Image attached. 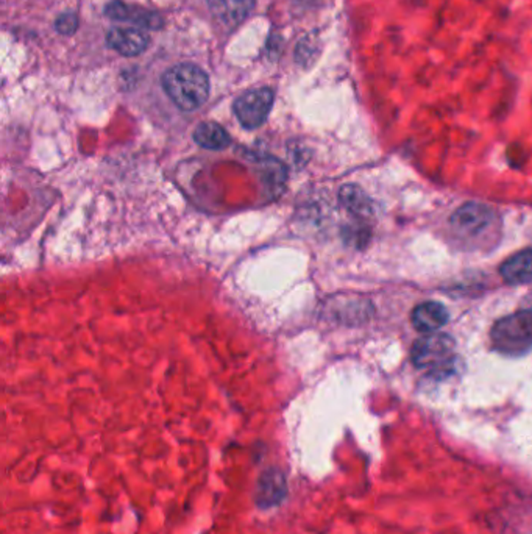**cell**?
<instances>
[{"mask_svg": "<svg viewBox=\"0 0 532 534\" xmlns=\"http://www.w3.org/2000/svg\"><path fill=\"white\" fill-rule=\"evenodd\" d=\"M450 230L466 251H481L498 239L501 221L487 205L466 204L450 219Z\"/></svg>", "mask_w": 532, "mask_h": 534, "instance_id": "1", "label": "cell"}, {"mask_svg": "<svg viewBox=\"0 0 532 534\" xmlns=\"http://www.w3.org/2000/svg\"><path fill=\"white\" fill-rule=\"evenodd\" d=\"M163 88L172 102L183 112H194L210 96L208 75L196 65H178L163 77Z\"/></svg>", "mask_w": 532, "mask_h": 534, "instance_id": "2", "label": "cell"}, {"mask_svg": "<svg viewBox=\"0 0 532 534\" xmlns=\"http://www.w3.org/2000/svg\"><path fill=\"white\" fill-rule=\"evenodd\" d=\"M493 349L507 356L525 355L532 349V310L501 317L490 331Z\"/></svg>", "mask_w": 532, "mask_h": 534, "instance_id": "3", "label": "cell"}, {"mask_svg": "<svg viewBox=\"0 0 532 534\" xmlns=\"http://www.w3.org/2000/svg\"><path fill=\"white\" fill-rule=\"evenodd\" d=\"M415 368L429 374H447L456 360V345L451 337L442 333H428L415 341L411 349Z\"/></svg>", "mask_w": 532, "mask_h": 534, "instance_id": "4", "label": "cell"}, {"mask_svg": "<svg viewBox=\"0 0 532 534\" xmlns=\"http://www.w3.org/2000/svg\"><path fill=\"white\" fill-rule=\"evenodd\" d=\"M274 105V93L269 88H259L243 94L235 102V114L241 126L253 130L263 126Z\"/></svg>", "mask_w": 532, "mask_h": 534, "instance_id": "5", "label": "cell"}, {"mask_svg": "<svg viewBox=\"0 0 532 534\" xmlns=\"http://www.w3.org/2000/svg\"><path fill=\"white\" fill-rule=\"evenodd\" d=\"M288 495V484L281 470L267 468L258 480L255 501L258 508L269 509L283 503Z\"/></svg>", "mask_w": 532, "mask_h": 534, "instance_id": "6", "label": "cell"}, {"mask_svg": "<svg viewBox=\"0 0 532 534\" xmlns=\"http://www.w3.org/2000/svg\"><path fill=\"white\" fill-rule=\"evenodd\" d=\"M106 43H108V46L124 57H136L147 49L149 38L144 32H141L138 28L118 27V28H112V32L108 34Z\"/></svg>", "mask_w": 532, "mask_h": 534, "instance_id": "7", "label": "cell"}, {"mask_svg": "<svg viewBox=\"0 0 532 534\" xmlns=\"http://www.w3.org/2000/svg\"><path fill=\"white\" fill-rule=\"evenodd\" d=\"M411 321L415 330L421 333H436L448 322V311L439 302H425L415 306L411 314Z\"/></svg>", "mask_w": 532, "mask_h": 534, "instance_id": "8", "label": "cell"}, {"mask_svg": "<svg viewBox=\"0 0 532 534\" xmlns=\"http://www.w3.org/2000/svg\"><path fill=\"white\" fill-rule=\"evenodd\" d=\"M501 277L511 284H525L532 282V249L515 253L507 258L499 267Z\"/></svg>", "mask_w": 532, "mask_h": 534, "instance_id": "9", "label": "cell"}, {"mask_svg": "<svg viewBox=\"0 0 532 534\" xmlns=\"http://www.w3.org/2000/svg\"><path fill=\"white\" fill-rule=\"evenodd\" d=\"M211 12L224 24H239L253 10L255 0H208Z\"/></svg>", "mask_w": 532, "mask_h": 534, "instance_id": "10", "label": "cell"}, {"mask_svg": "<svg viewBox=\"0 0 532 534\" xmlns=\"http://www.w3.org/2000/svg\"><path fill=\"white\" fill-rule=\"evenodd\" d=\"M106 16H110L112 19L128 20L135 22L139 26L147 27V28H159L163 26V20L158 14L149 13L139 8L128 7L120 2H112L106 7Z\"/></svg>", "mask_w": 532, "mask_h": 534, "instance_id": "11", "label": "cell"}, {"mask_svg": "<svg viewBox=\"0 0 532 534\" xmlns=\"http://www.w3.org/2000/svg\"><path fill=\"white\" fill-rule=\"evenodd\" d=\"M194 139L200 147L208 151H222L231 143L230 135L214 122H204L202 126H198L194 133Z\"/></svg>", "mask_w": 532, "mask_h": 534, "instance_id": "12", "label": "cell"}, {"mask_svg": "<svg viewBox=\"0 0 532 534\" xmlns=\"http://www.w3.org/2000/svg\"><path fill=\"white\" fill-rule=\"evenodd\" d=\"M342 204L345 205V208L349 212L353 213L359 218H367L370 216V204L368 198L364 196V192L356 188V186H345L341 192Z\"/></svg>", "mask_w": 532, "mask_h": 534, "instance_id": "13", "label": "cell"}, {"mask_svg": "<svg viewBox=\"0 0 532 534\" xmlns=\"http://www.w3.org/2000/svg\"><path fill=\"white\" fill-rule=\"evenodd\" d=\"M75 28H77V16L75 14H63L57 20V30H58L59 34L71 35L75 32Z\"/></svg>", "mask_w": 532, "mask_h": 534, "instance_id": "14", "label": "cell"}]
</instances>
